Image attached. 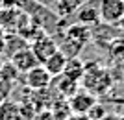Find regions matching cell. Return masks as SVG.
<instances>
[{
    "mask_svg": "<svg viewBox=\"0 0 124 120\" xmlns=\"http://www.w3.org/2000/svg\"><path fill=\"white\" fill-rule=\"evenodd\" d=\"M113 83L115 79L108 68H104L96 61L85 63V72H83V78L80 81L82 89H85L87 92L94 94V96H100V94L108 92L113 87Z\"/></svg>",
    "mask_w": 124,
    "mask_h": 120,
    "instance_id": "6da1fadb",
    "label": "cell"
},
{
    "mask_svg": "<svg viewBox=\"0 0 124 120\" xmlns=\"http://www.w3.org/2000/svg\"><path fill=\"white\" fill-rule=\"evenodd\" d=\"M98 15L100 22L115 26L124 17V0H98Z\"/></svg>",
    "mask_w": 124,
    "mask_h": 120,
    "instance_id": "7a4b0ae2",
    "label": "cell"
},
{
    "mask_svg": "<svg viewBox=\"0 0 124 120\" xmlns=\"http://www.w3.org/2000/svg\"><path fill=\"white\" fill-rule=\"evenodd\" d=\"M67 104H69L70 113H74V115H87V111L96 104V96L80 87L70 98H67Z\"/></svg>",
    "mask_w": 124,
    "mask_h": 120,
    "instance_id": "3957f363",
    "label": "cell"
},
{
    "mask_svg": "<svg viewBox=\"0 0 124 120\" xmlns=\"http://www.w3.org/2000/svg\"><path fill=\"white\" fill-rule=\"evenodd\" d=\"M24 83L31 91H45L50 87L52 76L46 72V68L43 65H37L35 68H31V70H28L24 74Z\"/></svg>",
    "mask_w": 124,
    "mask_h": 120,
    "instance_id": "277c9868",
    "label": "cell"
},
{
    "mask_svg": "<svg viewBox=\"0 0 124 120\" xmlns=\"http://www.w3.org/2000/svg\"><path fill=\"white\" fill-rule=\"evenodd\" d=\"M30 50L33 52V56L37 57V61L43 63V61H46L54 52H57V42L54 41L50 35L43 33V35H39L37 39L31 41Z\"/></svg>",
    "mask_w": 124,
    "mask_h": 120,
    "instance_id": "5b68a950",
    "label": "cell"
},
{
    "mask_svg": "<svg viewBox=\"0 0 124 120\" xmlns=\"http://www.w3.org/2000/svg\"><path fill=\"white\" fill-rule=\"evenodd\" d=\"M9 63H11V65H13V67H15L21 74H26L28 70L35 68L37 65H41V63L37 61V57L33 56V52H31L30 48H22V50H19L17 54H13V56L9 57Z\"/></svg>",
    "mask_w": 124,
    "mask_h": 120,
    "instance_id": "8992f818",
    "label": "cell"
},
{
    "mask_svg": "<svg viewBox=\"0 0 124 120\" xmlns=\"http://www.w3.org/2000/svg\"><path fill=\"white\" fill-rule=\"evenodd\" d=\"M78 24H85V26H96L100 22V15H98V7L93 4H80V7L74 13Z\"/></svg>",
    "mask_w": 124,
    "mask_h": 120,
    "instance_id": "52a82bcc",
    "label": "cell"
},
{
    "mask_svg": "<svg viewBox=\"0 0 124 120\" xmlns=\"http://www.w3.org/2000/svg\"><path fill=\"white\" fill-rule=\"evenodd\" d=\"M65 37L70 39V41H76L78 44H82V46H85V44L91 41V28L85 26V24H78L76 22V24L67 28Z\"/></svg>",
    "mask_w": 124,
    "mask_h": 120,
    "instance_id": "ba28073f",
    "label": "cell"
},
{
    "mask_svg": "<svg viewBox=\"0 0 124 120\" xmlns=\"http://www.w3.org/2000/svg\"><path fill=\"white\" fill-rule=\"evenodd\" d=\"M83 72H85V63H83L80 57L67 59V65H65V68H63V76H65V78L80 83L82 78H83Z\"/></svg>",
    "mask_w": 124,
    "mask_h": 120,
    "instance_id": "9c48e42d",
    "label": "cell"
},
{
    "mask_svg": "<svg viewBox=\"0 0 124 120\" xmlns=\"http://www.w3.org/2000/svg\"><path fill=\"white\" fill-rule=\"evenodd\" d=\"M41 65L46 68V72L50 74L52 78H54V76H59V74H63V68H65V65H67V57H65V56L59 52V50H57V52L52 54V56L46 59V61H43Z\"/></svg>",
    "mask_w": 124,
    "mask_h": 120,
    "instance_id": "30bf717a",
    "label": "cell"
},
{
    "mask_svg": "<svg viewBox=\"0 0 124 120\" xmlns=\"http://www.w3.org/2000/svg\"><path fill=\"white\" fill-rule=\"evenodd\" d=\"M0 120H24L21 113V107L17 102H11V100H2L0 102Z\"/></svg>",
    "mask_w": 124,
    "mask_h": 120,
    "instance_id": "8fae6325",
    "label": "cell"
},
{
    "mask_svg": "<svg viewBox=\"0 0 124 120\" xmlns=\"http://www.w3.org/2000/svg\"><path fill=\"white\" fill-rule=\"evenodd\" d=\"M52 83L57 85V91H59V94H61L63 98L67 100L70 98L74 92H76L78 89H80V83H76V81H72V79L65 78L63 74H59V76H54L52 78Z\"/></svg>",
    "mask_w": 124,
    "mask_h": 120,
    "instance_id": "7c38bea8",
    "label": "cell"
},
{
    "mask_svg": "<svg viewBox=\"0 0 124 120\" xmlns=\"http://www.w3.org/2000/svg\"><path fill=\"white\" fill-rule=\"evenodd\" d=\"M106 48H108V54L111 57V61H115V63L124 61V37L117 35L113 41H109V44Z\"/></svg>",
    "mask_w": 124,
    "mask_h": 120,
    "instance_id": "4fadbf2b",
    "label": "cell"
},
{
    "mask_svg": "<svg viewBox=\"0 0 124 120\" xmlns=\"http://www.w3.org/2000/svg\"><path fill=\"white\" fill-rule=\"evenodd\" d=\"M80 4H82V0H59L56 4V13L59 17H63V19H67V17L76 13Z\"/></svg>",
    "mask_w": 124,
    "mask_h": 120,
    "instance_id": "5bb4252c",
    "label": "cell"
},
{
    "mask_svg": "<svg viewBox=\"0 0 124 120\" xmlns=\"http://www.w3.org/2000/svg\"><path fill=\"white\" fill-rule=\"evenodd\" d=\"M57 50H59L67 59H70V57H78L80 52L83 50V46H82V44H78L76 41H70V39L65 37V41H63L61 44H57Z\"/></svg>",
    "mask_w": 124,
    "mask_h": 120,
    "instance_id": "9a60e30c",
    "label": "cell"
},
{
    "mask_svg": "<svg viewBox=\"0 0 124 120\" xmlns=\"http://www.w3.org/2000/svg\"><path fill=\"white\" fill-rule=\"evenodd\" d=\"M106 115H108V113H106V109H104V107L98 104V102H96V104H94L93 107L87 111V116H89L91 120H102Z\"/></svg>",
    "mask_w": 124,
    "mask_h": 120,
    "instance_id": "2e32d148",
    "label": "cell"
},
{
    "mask_svg": "<svg viewBox=\"0 0 124 120\" xmlns=\"http://www.w3.org/2000/svg\"><path fill=\"white\" fill-rule=\"evenodd\" d=\"M65 120H91V118H89L87 115H74V113H70Z\"/></svg>",
    "mask_w": 124,
    "mask_h": 120,
    "instance_id": "e0dca14e",
    "label": "cell"
},
{
    "mask_svg": "<svg viewBox=\"0 0 124 120\" xmlns=\"http://www.w3.org/2000/svg\"><path fill=\"white\" fill-rule=\"evenodd\" d=\"M115 30L119 31V35H120V37H124V17L120 19L119 22H117V24H115Z\"/></svg>",
    "mask_w": 124,
    "mask_h": 120,
    "instance_id": "ac0fdd59",
    "label": "cell"
},
{
    "mask_svg": "<svg viewBox=\"0 0 124 120\" xmlns=\"http://www.w3.org/2000/svg\"><path fill=\"white\" fill-rule=\"evenodd\" d=\"M4 48H6V33L0 30V54H4Z\"/></svg>",
    "mask_w": 124,
    "mask_h": 120,
    "instance_id": "d6986e66",
    "label": "cell"
},
{
    "mask_svg": "<svg viewBox=\"0 0 124 120\" xmlns=\"http://www.w3.org/2000/svg\"><path fill=\"white\" fill-rule=\"evenodd\" d=\"M102 120H124L122 116H117V115H106Z\"/></svg>",
    "mask_w": 124,
    "mask_h": 120,
    "instance_id": "ffe728a7",
    "label": "cell"
},
{
    "mask_svg": "<svg viewBox=\"0 0 124 120\" xmlns=\"http://www.w3.org/2000/svg\"><path fill=\"white\" fill-rule=\"evenodd\" d=\"M119 68H120V74L124 76V61H120V63H119Z\"/></svg>",
    "mask_w": 124,
    "mask_h": 120,
    "instance_id": "44dd1931",
    "label": "cell"
},
{
    "mask_svg": "<svg viewBox=\"0 0 124 120\" xmlns=\"http://www.w3.org/2000/svg\"><path fill=\"white\" fill-rule=\"evenodd\" d=\"M54 2H59V0H54Z\"/></svg>",
    "mask_w": 124,
    "mask_h": 120,
    "instance_id": "7402d4cb",
    "label": "cell"
},
{
    "mask_svg": "<svg viewBox=\"0 0 124 120\" xmlns=\"http://www.w3.org/2000/svg\"><path fill=\"white\" fill-rule=\"evenodd\" d=\"M0 2H2V0H0Z\"/></svg>",
    "mask_w": 124,
    "mask_h": 120,
    "instance_id": "603a6c76",
    "label": "cell"
}]
</instances>
